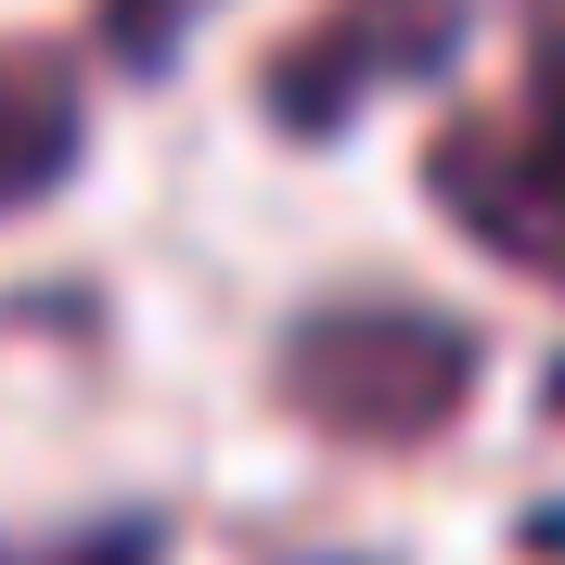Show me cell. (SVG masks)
<instances>
[{
  "label": "cell",
  "instance_id": "3",
  "mask_svg": "<svg viewBox=\"0 0 565 565\" xmlns=\"http://www.w3.org/2000/svg\"><path fill=\"white\" fill-rule=\"evenodd\" d=\"M462 13L476 0H321L309 26L257 65V104H270L282 141H334L386 90H424V77L462 52Z\"/></svg>",
  "mask_w": 565,
  "mask_h": 565
},
{
  "label": "cell",
  "instance_id": "7",
  "mask_svg": "<svg viewBox=\"0 0 565 565\" xmlns=\"http://www.w3.org/2000/svg\"><path fill=\"white\" fill-rule=\"evenodd\" d=\"M527 90H565V0H527Z\"/></svg>",
  "mask_w": 565,
  "mask_h": 565
},
{
  "label": "cell",
  "instance_id": "5",
  "mask_svg": "<svg viewBox=\"0 0 565 565\" xmlns=\"http://www.w3.org/2000/svg\"><path fill=\"white\" fill-rule=\"evenodd\" d=\"M193 13H206V0H90V39H104V65L168 77L180 39H193Z\"/></svg>",
  "mask_w": 565,
  "mask_h": 565
},
{
  "label": "cell",
  "instance_id": "2",
  "mask_svg": "<svg viewBox=\"0 0 565 565\" xmlns=\"http://www.w3.org/2000/svg\"><path fill=\"white\" fill-rule=\"evenodd\" d=\"M424 193L450 206V232L476 257L565 296V90H527V104H489L462 129H437L424 141Z\"/></svg>",
  "mask_w": 565,
  "mask_h": 565
},
{
  "label": "cell",
  "instance_id": "6",
  "mask_svg": "<svg viewBox=\"0 0 565 565\" xmlns=\"http://www.w3.org/2000/svg\"><path fill=\"white\" fill-rule=\"evenodd\" d=\"M0 565H154V527H90L65 553H0Z\"/></svg>",
  "mask_w": 565,
  "mask_h": 565
},
{
  "label": "cell",
  "instance_id": "4",
  "mask_svg": "<svg viewBox=\"0 0 565 565\" xmlns=\"http://www.w3.org/2000/svg\"><path fill=\"white\" fill-rule=\"evenodd\" d=\"M90 154V77L52 39H0V218L52 206Z\"/></svg>",
  "mask_w": 565,
  "mask_h": 565
},
{
  "label": "cell",
  "instance_id": "1",
  "mask_svg": "<svg viewBox=\"0 0 565 565\" xmlns=\"http://www.w3.org/2000/svg\"><path fill=\"white\" fill-rule=\"evenodd\" d=\"M489 348L437 309H309L270 360V398L334 450H437L476 412Z\"/></svg>",
  "mask_w": 565,
  "mask_h": 565
}]
</instances>
